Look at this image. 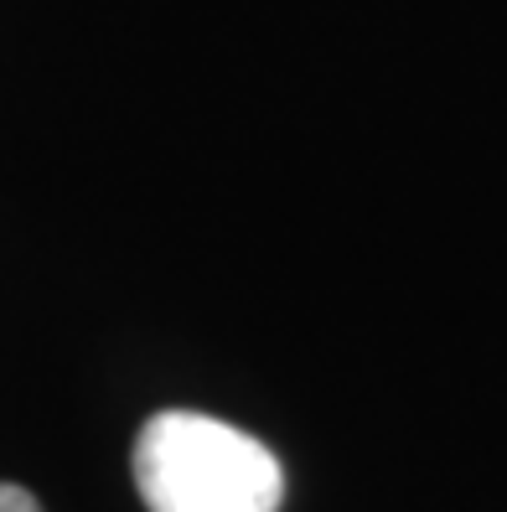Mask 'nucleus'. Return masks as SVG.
<instances>
[{
  "instance_id": "1",
  "label": "nucleus",
  "mask_w": 507,
  "mask_h": 512,
  "mask_svg": "<svg viewBox=\"0 0 507 512\" xmlns=\"http://www.w3.org/2000/svg\"><path fill=\"white\" fill-rule=\"evenodd\" d=\"M135 487L151 512H280L285 471L228 419L161 409L135 435Z\"/></svg>"
},
{
  "instance_id": "2",
  "label": "nucleus",
  "mask_w": 507,
  "mask_h": 512,
  "mask_svg": "<svg viewBox=\"0 0 507 512\" xmlns=\"http://www.w3.org/2000/svg\"><path fill=\"white\" fill-rule=\"evenodd\" d=\"M0 512H42L37 497L26 487H11V481H0Z\"/></svg>"
}]
</instances>
